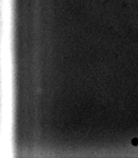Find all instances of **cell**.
Segmentation results:
<instances>
[{
    "instance_id": "obj_1",
    "label": "cell",
    "mask_w": 138,
    "mask_h": 158,
    "mask_svg": "<svg viewBox=\"0 0 138 158\" xmlns=\"http://www.w3.org/2000/svg\"><path fill=\"white\" fill-rule=\"evenodd\" d=\"M132 144H134V145H137L138 144V139H132Z\"/></svg>"
}]
</instances>
